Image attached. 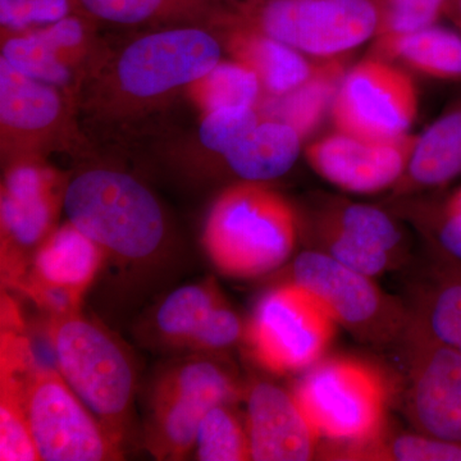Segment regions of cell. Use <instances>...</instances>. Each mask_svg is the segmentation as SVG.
I'll use <instances>...</instances> for the list:
<instances>
[{
    "instance_id": "obj_24",
    "label": "cell",
    "mask_w": 461,
    "mask_h": 461,
    "mask_svg": "<svg viewBox=\"0 0 461 461\" xmlns=\"http://www.w3.org/2000/svg\"><path fill=\"white\" fill-rule=\"evenodd\" d=\"M409 177L420 186H441L461 173V109L445 114L415 139Z\"/></svg>"
},
{
    "instance_id": "obj_6",
    "label": "cell",
    "mask_w": 461,
    "mask_h": 461,
    "mask_svg": "<svg viewBox=\"0 0 461 461\" xmlns=\"http://www.w3.org/2000/svg\"><path fill=\"white\" fill-rule=\"evenodd\" d=\"M294 395L318 436L332 445L366 441L384 429L386 381L375 366L360 360H320Z\"/></svg>"
},
{
    "instance_id": "obj_27",
    "label": "cell",
    "mask_w": 461,
    "mask_h": 461,
    "mask_svg": "<svg viewBox=\"0 0 461 461\" xmlns=\"http://www.w3.org/2000/svg\"><path fill=\"white\" fill-rule=\"evenodd\" d=\"M262 90L259 78L249 67L238 60H221L187 93L205 113L220 108L256 107Z\"/></svg>"
},
{
    "instance_id": "obj_15",
    "label": "cell",
    "mask_w": 461,
    "mask_h": 461,
    "mask_svg": "<svg viewBox=\"0 0 461 461\" xmlns=\"http://www.w3.org/2000/svg\"><path fill=\"white\" fill-rule=\"evenodd\" d=\"M294 284L317 297L336 323L364 335L384 326L386 299L372 277L353 271L321 251H304L291 267Z\"/></svg>"
},
{
    "instance_id": "obj_1",
    "label": "cell",
    "mask_w": 461,
    "mask_h": 461,
    "mask_svg": "<svg viewBox=\"0 0 461 461\" xmlns=\"http://www.w3.org/2000/svg\"><path fill=\"white\" fill-rule=\"evenodd\" d=\"M222 51L218 32L199 25L150 29L109 44L76 98L84 131L105 141H129L208 75Z\"/></svg>"
},
{
    "instance_id": "obj_30",
    "label": "cell",
    "mask_w": 461,
    "mask_h": 461,
    "mask_svg": "<svg viewBox=\"0 0 461 461\" xmlns=\"http://www.w3.org/2000/svg\"><path fill=\"white\" fill-rule=\"evenodd\" d=\"M0 460H41L23 402V379L0 372Z\"/></svg>"
},
{
    "instance_id": "obj_35",
    "label": "cell",
    "mask_w": 461,
    "mask_h": 461,
    "mask_svg": "<svg viewBox=\"0 0 461 461\" xmlns=\"http://www.w3.org/2000/svg\"><path fill=\"white\" fill-rule=\"evenodd\" d=\"M327 249V254L339 263L372 278L386 271L391 263L390 253L366 247L335 229L330 232Z\"/></svg>"
},
{
    "instance_id": "obj_39",
    "label": "cell",
    "mask_w": 461,
    "mask_h": 461,
    "mask_svg": "<svg viewBox=\"0 0 461 461\" xmlns=\"http://www.w3.org/2000/svg\"><path fill=\"white\" fill-rule=\"evenodd\" d=\"M445 211L450 212V213L461 214V189L451 196V199L446 204Z\"/></svg>"
},
{
    "instance_id": "obj_13",
    "label": "cell",
    "mask_w": 461,
    "mask_h": 461,
    "mask_svg": "<svg viewBox=\"0 0 461 461\" xmlns=\"http://www.w3.org/2000/svg\"><path fill=\"white\" fill-rule=\"evenodd\" d=\"M414 83L402 69L381 59H366L346 72L332 103L339 132L369 140L406 135L417 115Z\"/></svg>"
},
{
    "instance_id": "obj_11",
    "label": "cell",
    "mask_w": 461,
    "mask_h": 461,
    "mask_svg": "<svg viewBox=\"0 0 461 461\" xmlns=\"http://www.w3.org/2000/svg\"><path fill=\"white\" fill-rule=\"evenodd\" d=\"M241 395L229 369L211 357H194L172 366L150 397L147 446L157 459L182 460L194 450L199 424L220 403Z\"/></svg>"
},
{
    "instance_id": "obj_23",
    "label": "cell",
    "mask_w": 461,
    "mask_h": 461,
    "mask_svg": "<svg viewBox=\"0 0 461 461\" xmlns=\"http://www.w3.org/2000/svg\"><path fill=\"white\" fill-rule=\"evenodd\" d=\"M378 50L420 74L444 80L461 78V33L439 26L378 39Z\"/></svg>"
},
{
    "instance_id": "obj_2",
    "label": "cell",
    "mask_w": 461,
    "mask_h": 461,
    "mask_svg": "<svg viewBox=\"0 0 461 461\" xmlns=\"http://www.w3.org/2000/svg\"><path fill=\"white\" fill-rule=\"evenodd\" d=\"M63 211L105 257L120 262L153 259L168 232L153 191L131 173L103 163L85 166L68 178Z\"/></svg>"
},
{
    "instance_id": "obj_28",
    "label": "cell",
    "mask_w": 461,
    "mask_h": 461,
    "mask_svg": "<svg viewBox=\"0 0 461 461\" xmlns=\"http://www.w3.org/2000/svg\"><path fill=\"white\" fill-rule=\"evenodd\" d=\"M439 272L420 326L461 354V263L450 259Z\"/></svg>"
},
{
    "instance_id": "obj_29",
    "label": "cell",
    "mask_w": 461,
    "mask_h": 461,
    "mask_svg": "<svg viewBox=\"0 0 461 461\" xmlns=\"http://www.w3.org/2000/svg\"><path fill=\"white\" fill-rule=\"evenodd\" d=\"M232 403H220L211 409L196 433V459L202 461H245L250 459L247 426L230 408Z\"/></svg>"
},
{
    "instance_id": "obj_4",
    "label": "cell",
    "mask_w": 461,
    "mask_h": 461,
    "mask_svg": "<svg viewBox=\"0 0 461 461\" xmlns=\"http://www.w3.org/2000/svg\"><path fill=\"white\" fill-rule=\"evenodd\" d=\"M58 371L114 441L122 446L135 393L131 360L117 339L77 313L50 318Z\"/></svg>"
},
{
    "instance_id": "obj_3",
    "label": "cell",
    "mask_w": 461,
    "mask_h": 461,
    "mask_svg": "<svg viewBox=\"0 0 461 461\" xmlns=\"http://www.w3.org/2000/svg\"><path fill=\"white\" fill-rule=\"evenodd\" d=\"M297 241L295 212L277 193L258 182L223 191L212 205L203 247L222 275L253 278L275 271Z\"/></svg>"
},
{
    "instance_id": "obj_9",
    "label": "cell",
    "mask_w": 461,
    "mask_h": 461,
    "mask_svg": "<svg viewBox=\"0 0 461 461\" xmlns=\"http://www.w3.org/2000/svg\"><path fill=\"white\" fill-rule=\"evenodd\" d=\"M336 324L317 297L290 281L260 299L245 339L259 366L286 375L320 362L332 342Z\"/></svg>"
},
{
    "instance_id": "obj_8",
    "label": "cell",
    "mask_w": 461,
    "mask_h": 461,
    "mask_svg": "<svg viewBox=\"0 0 461 461\" xmlns=\"http://www.w3.org/2000/svg\"><path fill=\"white\" fill-rule=\"evenodd\" d=\"M21 377L27 420L41 460L122 459V446L109 435L59 372L36 362L21 372Z\"/></svg>"
},
{
    "instance_id": "obj_34",
    "label": "cell",
    "mask_w": 461,
    "mask_h": 461,
    "mask_svg": "<svg viewBox=\"0 0 461 461\" xmlns=\"http://www.w3.org/2000/svg\"><path fill=\"white\" fill-rule=\"evenodd\" d=\"M451 0H381L378 39L393 38L433 26Z\"/></svg>"
},
{
    "instance_id": "obj_5",
    "label": "cell",
    "mask_w": 461,
    "mask_h": 461,
    "mask_svg": "<svg viewBox=\"0 0 461 461\" xmlns=\"http://www.w3.org/2000/svg\"><path fill=\"white\" fill-rule=\"evenodd\" d=\"M94 147L81 126L74 96L23 74L0 58L3 165L51 153L86 156Z\"/></svg>"
},
{
    "instance_id": "obj_36",
    "label": "cell",
    "mask_w": 461,
    "mask_h": 461,
    "mask_svg": "<svg viewBox=\"0 0 461 461\" xmlns=\"http://www.w3.org/2000/svg\"><path fill=\"white\" fill-rule=\"evenodd\" d=\"M437 240L450 259L461 263V214L444 211L437 227Z\"/></svg>"
},
{
    "instance_id": "obj_18",
    "label": "cell",
    "mask_w": 461,
    "mask_h": 461,
    "mask_svg": "<svg viewBox=\"0 0 461 461\" xmlns=\"http://www.w3.org/2000/svg\"><path fill=\"white\" fill-rule=\"evenodd\" d=\"M247 406L251 460L314 459L321 437L305 417L294 393L269 382H259L249 391Z\"/></svg>"
},
{
    "instance_id": "obj_10",
    "label": "cell",
    "mask_w": 461,
    "mask_h": 461,
    "mask_svg": "<svg viewBox=\"0 0 461 461\" xmlns=\"http://www.w3.org/2000/svg\"><path fill=\"white\" fill-rule=\"evenodd\" d=\"M3 167L2 281L16 288L35 251L57 229L69 177L48 165L45 158H21Z\"/></svg>"
},
{
    "instance_id": "obj_19",
    "label": "cell",
    "mask_w": 461,
    "mask_h": 461,
    "mask_svg": "<svg viewBox=\"0 0 461 461\" xmlns=\"http://www.w3.org/2000/svg\"><path fill=\"white\" fill-rule=\"evenodd\" d=\"M214 30L233 60L249 67L273 98L295 90L320 69L321 65H312L305 54L247 25L238 14Z\"/></svg>"
},
{
    "instance_id": "obj_21",
    "label": "cell",
    "mask_w": 461,
    "mask_h": 461,
    "mask_svg": "<svg viewBox=\"0 0 461 461\" xmlns=\"http://www.w3.org/2000/svg\"><path fill=\"white\" fill-rule=\"evenodd\" d=\"M104 258V251L93 240L67 221L42 241L20 284L29 278L85 294Z\"/></svg>"
},
{
    "instance_id": "obj_16",
    "label": "cell",
    "mask_w": 461,
    "mask_h": 461,
    "mask_svg": "<svg viewBox=\"0 0 461 461\" xmlns=\"http://www.w3.org/2000/svg\"><path fill=\"white\" fill-rule=\"evenodd\" d=\"M409 405L423 435L461 442V354L420 326Z\"/></svg>"
},
{
    "instance_id": "obj_14",
    "label": "cell",
    "mask_w": 461,
    "mask_h": 461,
    "mask_svg": "<svg viewBox=\"0 0 461 461\" xmlns=\"http://www.w3.org/2000/svg\"><path fill=\"white\" fill-rule=\"evenodd\" d=\"M415 139L369 140L339 132L306 150L309 163L324 180L350 193H377L406 171Z\"/></svg>"
},
{
    "instance_id": "obj_32",
    "label": "cell",
    "mask_w": 461,
    "mask_h": 461,
    "mask_svg": "<svg viewBox=\"0 0 461 461\" xmlns=\"http://www.w3.org/2000/svg\"><path fill=\"white\" fill-rule=\"evenodd\" d=\"M335 230L366 247L393 254L402 241V235L390 217L375 206L351 204L339 215Z\"/></svg>"
},
{
    "instance_id": "obj_20",
    "label": "cell",
    "mask_w": 461,
    "mask_h": 461,
    "mask_svg": "<svg viewBox=\"0 0 461 461\" xmlns=\"http://www.w3.org/2000/svg\"><path fill=\"white\" fill-rule=\"evenodd\" d=\"M84 14L115 26L199 25L215 29L233 14L222 0H80Z\"/></svg>"
},
{
    "instance_id": "obj_38",
    "label": "cell",
    "mask_w": 461,
    "mask_h": 461,
    "mask_svg": "<svg viewBox=\"0 0 461 461\" xmlns=\"http://www.w3.org/2000/svg\"><path fill=\"white\" fill-rule=\"evenodd\" d=\"M446 14H450L454 23L459 27L461 33V0H451Z\"/></svg>"
},
{
    "instance_id": "obj_33",
    "label": "cell",
    "mask_w": 461,
    "mask_h": 461,
    "mask_svg": "<svg viewBox=\"0 0 461 461\" xmlns=\"http://www.w3.org/2000/svg\"><path fill=\"white\" fill-rule=\"evenodd\" d=\"M77 14H84L80 0H0V29L29 32Z\"/></svg>"
},
{
    "instance_id": "obj_12",
    "label": "cell",
    "mask_w": 461,
    "mask_h": 461,
    "mask_svg": "<svg viewBox=\"0 0 461 461\" xmlns=\"http://www.w3.org/2000/svg\"><path fill=\"white\" fill-rule=\"evenodd\" d=\"M98 23L77 14L41 29L2 33L0 58L76 99L108 50V42L99 36Z\"/></svg>"
},
{
    "instance_id": "obj_17",
    "label": "cell",
    "mask_w": 461,
    "mask_h": 461,
    "mask_svg": "<svg viewBox=\"0 0 461 461\" xmlns=\"http://www.w3.org/2000/svg\"><path fill=\"white\" fill-rule=\"evenodd\" d=\"M156 326L167 344L195 351H220L238 344L245 330L214 281L186 285L163 300Z\"/></svg>"
},
{
    "instance_id": "obj_26",
    "label": "cell",
    "mask_w": 461,
    "mask_h": 461,
    "mask_svg": "<svg viewBox=\"0 0 461 461\" xmlns=\"http://www.w3.org/2000/svg\"><path fill=\"white\" fill-rule=\"evenodd\" d=\"M344 68L338 60L321 63L313 77L295 90L272 102L273 120L293 126L303 139L320 126L327 108L332 105Z\"/></svg>"
},
{
    "instance_id": "obj_37",
    "label": "cell",
    "mask_w": 461,
    "mask_h": 461,
    "mask_svg": "<svg viewBox=\"0 0 461 461\" xmlns=\"http://www.w3.org/2000/svg\"><path fill=\"white\" fill-rule=\"evenodd\" d=\"M224 5H227L236 14H244L249 9L257 7L262 3L268 2V0H222Z\"/></svg>"
},
{
    "instance_id": "obj_25",
    "label": "cell",
    "mask_w": 461,
    "mask_h": 461,
    "mask_svg": "<svg viewBox=\"0 0 461 461\" xmlns=\"http://www.w3.org/2000/svg\"><path fill=\"white\" fill-rule=\"evenodd\" d=\"M321 456L332 460L461 461V442L432 436L379 435L357 444L332 445Z\"/></svg>"
},
{
    "instance_id": "obj_7",
    "label": "cell",
    "mask_w": 461,
    "mask_h": 461,
    "mask_svg": "<svg viewBox=\"0 0 461 461\" xmlns=\"http://www.w3.org/2000/svg\"><path fill=\"white\" fill-rule=\"evenodd\" d=\"M238 17L305 56L329 59L377 36L381 0H268Z\"/></svg>"
},
{
    "instance_id": "obj_31",
    "label": "cell",
    "mask_w": 461,
    "mask_h": 461,
    "mask_svg": "<svg viewBox=\"0 0 461 461\" xmlns=\"http://www.w3.org/2000/svg\"><path fill=\"white\" fill-rule=\"evenodd\" d=\"M259 122L256 107H230L205 112L196 132V145L208 156L223 158Z\"/></svg>"
},
{
    "instance_id": "obj_22",
    "label": "cell",
    "mask_w": 461,
    "mask_h": 461,
    "mask_svg": "<svg viewBox=\"0 0 461 461\" xmlns=\"http://www.w3.org/2000/svg\"><path fill=\"white\" fill-rule=\"evenodd\" d=\"M303 138L282 121H260L222 158L233 175L264 184L286 175L302 151Z\"/></svg>"
}]
</instances>
